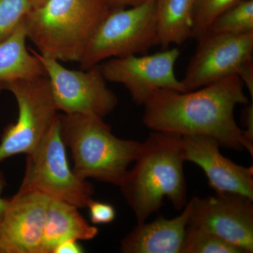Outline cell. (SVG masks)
Instances as JSON below:
<instances>
[{"instance_id":"cell-1","label":"cell","mask_w":253,"mask_h":253,"mask_svg":"<svg viewBox=\"0 0 253 253\" xmlns=\"http://www.w3.org/2000/svg\"><path fill=\"white\" fill-rule=\"evenodd\" d=\"M244 84L232 76L193 91L158 89L143 105V123L151 131L210 136L220 146L253 156L234 117L237 105L249 103Z\"/></svg>"},{"instance_id":"cell-2","label":"cell","mask_w":253,"mask_h":253,"mask_svg":"<svg viewBox=\"0 0 253 253\" xmlns=\"http://www.w3.org/2000/svg\"><path fill=\"white\" fill-rule=\"evenodd\" d=\"M181 136L152 131L141 143L134 160L119 186L142 224L162 207L167 199L177 211L187 204Z\"/></svg>"},{"instance_id":"cell-3","label":"cell","mask_w":253,"mask_h":253,"mask_svg":"<svg viewBox=\"0 0 253 253\" xmlns=\"http://www.w3.org/2000/svg\"><path fill=\"white\" fill-rule=\"evenodd\" d=\"M112 10L106 0H46L25 18L28 40L41 56L78 63Z\"/></svg>"},{"instance_id":"cell-4","label":"cell","mask_w":253,"mask_h":253,"mask_svg":"<svg viewBox=\"0 0 253 253\" xmlns=\"http://www.w3.org/2000/svg\"><path fill=\"white\" fill-rule=\"evenodd\" d=\"M58 117L61 138L71 150L76 175L119 186L141 143L115 136L103 118L65 113Z\"/></svg>"},{"instance_id":"cell-5","label":"cell","mask_w":253,"mask_h":253,"mask_svg":"<svg viewBox=\"0 0 253 253\" xmlns=\"http://www.w3.org/2000/svg\"><path fill=\"white\" fill-rule=\"evenodd\" d=\"M155 9L156 0H146L136 6L112 10L80 59L81 69L112 58L146 54L159 44Z\"/></svg>"},{"instance_id":"cell-6","label":"cell","mask_w":253,"mask_h":253,"mask_svg":"<svg viewBox=\"0 0 253 253\" xmlns=\"http://www.w3.org/2000/svg\"><path fill=\"white\" fill-rule=\"evenodd\" d=\"M66 146L56 118L38 147L26 158V172L19 191H38L79 208H86L94 188L76 175L68 163Z\"/></svg>"},{"instance_id":"cell-7","label":"cell","mask_w":253,"mask_h":253,"mask_svg":"<svg viewBox=\"0 0 253 253\" xmlns=\"http://www.w3.org/2000/svg\"><path fill=\"white\" fill-rule=\"evenodd\" d=\"M4 89L14 94L18 116L16 122L6 126L1 136L0 163L16 155L32 154L58 115L46 76L13 82Z\"/></svg>"},{"instance_id":"cell-8","label":"cell","mask_w":253,"mask_h":253,"mask_svg":"<svg viewBox=\"0 0 253 253\" xmlns=\"http://www.w3.org/2000/svg\"><path fill=\"white\" fill-rule=\"evenodd\" d=\"M30 50L44 66L57 111L104 118L116 109L117 96L108 87L99 65L81 71L68 69L60 61Z\"/></svg>"},{"instance_id":"cell-9","label":"cell","mask_w":253,"mask_h":253,"mask_svg":"<svg viewBox=\"0 0 253 253\" xmlns=\"http://www.w3.org/2000/svg\"><path fill=\"white\" fill-rule=\"evenodd\" d=\"M181 80L186 91L204 87L239 73L253 61V33L229 35L207 31Z\"/></svg>"},{"instance_id":"cell-10","label":"cell","mask_w":253,"mask_h":253,"mask_svg":"<svg viewBox=\"0 0 253 253\" xmlns=\"http://www.w3.org/2000/svg\"><path fill=\"white\" fill-rule=\"evenodd\" d=\"M179 56V49L174 47L153 54L112 58L99 67L106 81L123 84L133 101L143 106L158 89L186 91L174 73Z\"/></svg>"},{"instance_id":"cell-11","label":"cell","mask_w":253,"mask_h":253,"mask_svg":"<svg viewBox=\"0 0 253 253\" xmlns=\"http://www.w3.org/2000/svg\"><path fill=\"white\" fill-rule=\"evenodd\" d=\"M253 200L233 193H216L190 200L188 225L215 234L244 253L253 252Z\"/></svg>"},{"instance_id":"cell-12","label":"cell","mask_w":253,"mask_h":253,"mask_svg":"<svg viewBox=\"0 0 253 253\" xmlns=\"http://www.w3.org/2000/svg\"><path fill=\"white\" fill-rule=\"evenodd\" d=\"M51 198L19 191L9 199L0 223V253H40Z\"/></svg>"},{"instance_id":"cell-13","label":"cell","mask_w":253,"mask_h":253,"mask_svg":"<svg viewBox=\"0 0 253 253\" xmlns=\"http://www.w3.org/2000/svg\"><path fill=\"white\" fill-rule=\"evenodd\" d=\"M185 161L204 171L216 193H233L253 201V167H244L224 157L216 139L203 135L181 136Z\"/></svg>"},{"instance_id":"cell-14","label":"cell","mask_w":253,"mask_h":253,"mask_svg":"<svg viewBox=\"0 0 253 253\" xmlns=\"http://www.w3.org/2000/svg\"><path fill=\"white\" fill-rule=\"evenodd\" d=\"M179 215L172 219L159 216L151 222L137 226L121 241L124 253H182L189 224V201Z\"/></svg>"},{"instance_id":"cell-15","label":"cell","mask_w":253,"mask_h":253,"mask_svg":"<svg viewBox=\"0 0 253 253\" xmlns=\"http://www.w3.org/2000/svg\"><path fill=\"white\" fill-rule=\"evenodd\" d=\"M78 209L74 205L51 198L40 253H53L65 240L89 241L98 235L97 227L89 224Z\"/></svg>"},{"instance_id":"cell-16","label":"cell","mask_w":253,"mask_h":253,"mask_svg":"<svg viewBox=\"0 0 253 253\" xmlns=\"http://www.w3.org/2000/svg\"><path fill=\"white\" fill-rule=\"evenodd\" d=\"M24 19L11 34L0 41V91L13 82L46 76L42 63L26 47Z\"/></svg>"},{"instance_id":"cell-17","label":"cell","mask_w":253,"mask_h":253,"mask_svg":"<svg viewBox=\"0 0 253 253\" xmlns=\"http://www.w3.org/2000/svg\"><path fill=\"white\" fill-rule=\"evenodd\" d=\"M195 0H156V28L163 49L192 36Z\"/></svg>"},{"instance_id":"cell-18","label":"cell","mask_w":253,"mask_h":253,"mask_svg":"<svg viewBox=\"0 0 253 253\" xmlns=\"http://www.w3.org/2000/svg\"><path fill=\"white\" fill-rule=\"evenodd\" d=\"M208 31L229 35L253 33V0H240L216 18Z\"/></svg>"},{"instance_id":"cell-19","label":"cell","mask_w":253,"mask_h":253,"mask_svg":"<svg viewBox=\"0 0 253 253\" xmlns=\"http://www.w3.org/2000/svg\"><path fill=\"white\" fill-rule=\"evenodd\" d=\"M182 253H244L209 231L188 225Z\"/></svg>"},{"instance_id":"cell-20","label":"cell","mask_w":253,"mask_h":253,"mask_svg":"<svg viewBox=\"0 0 253 253\" xmlns=\"http://www.w3.org/2000/svg\"><path fill=\"white\" fill-rule=\"evenodd\" d=\"M240 0H195L193 38L199 39L216 18Z\"/></svg>"},{"instance_id":"cell-21","label":"cell","mask_w":253,"mask_h":253,"mask_svg":"<svg viewBox=\"0 0 253 253\" xmlns=\"http://www.w3.org/2000/svg\"><path fill=\"white\" fill-rule=\"evenodd\" d=\"M32 9L31 0H0V41L11 34Z\"/></svg>"},{"instance_id":"cell-22","label":"cell","mask_w":253,"mask_h":253,"mask_svg":"<svg viewBox=\"0 0 253 253\" xmlns=\"http://www.w3.org/2000/svg\"><path fill=\"white\" fill-rule=\"evenodd\" d=\"M86 208L89 209V216L92 224H109L116 219V210L112 205L91 199Z\"/></svg>"},{"instance_id":"cell-23","label":"cell","mask_w":253,"mask_h":253,"mask_svg":"<svg viewBox=\"0 0 253 253\" xmlns=\"http://www.w3.org/2000/svg\"><path fill=\"white\" fill-rule=\"evenodd\" d=\"M243 110L242 121L246 129H244L245 138L250 149L253 152V104H248Z\"/></svg>"},{"instance_id":"cell-24","label":"cell","mask_w":253,"mask_h":253,"mask_svg":"<svg viewBox=\"0 0 253 253\" xmlns=\"http://www.w3.org/2000/svg\"><path fill=\"white\" fill-rule=\"evenodd\" d=\"M84 249L78 241L73 239L65 240L55 247L53 253H82Z\"/></svg>"},{"instance_id":"cell-25","label":"cell","mask_w":253,"mask_h":253,"mask_svg":"<svg viewBox=\"0 0 253 253\" xmlns=\"http://www.w3.org/2000/svg\"><path fill=\"white\" fill-rule=\"evenodd\" d=\"M239 77L241 78L243 83L246 84L251 95V99L253 97V61H251L241 70L239 73Z\"/></svg>"},{"instance_id":"cell-26","label":"cell","mask_w":253,"mask_h":253,"mask_svg":"<svg viewBox=\"0 0 253 253\" xmlns=\"http://www.w3.org/2000/svg\"><path fill=\"white\" fill-rule=\"evenodd\" d=\"M106 1L113 9H115L136 6L144 2L146 0H106Z\"/></svg>"},{"instance_id":"cell-27","label":"cell","mask_w":253,"mask_h":253,"mask_svg":"<svg viewBox=\"0 0 253 253\" xmlns=\"http://www.w3.org/2000/svg\"><path fill=\"white\" fill-rule=\"evenodd\" d=\"M6 186V182L4 176L3 175L2 172H0V223L4 217L5 211H6L8 204H9V199L1 197V193Z\"/></svg>"},{"instance_id":"cell-28","label":"cell","mask_w":253,"mask_h":253,"mask_svg":"<svg viewBox=\"0 0 253 253\" xmlns=\"http://www.w3.org/2000/svg\"><path fill=\"white\" fill-rule=\"evenodd\" d=\"M46 0H31L32 6L33 8L38 7V6H41L42 4H44Z\"/></svg>"}]
</instances>
